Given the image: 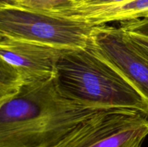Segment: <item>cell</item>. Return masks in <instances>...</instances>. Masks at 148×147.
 Returning a JSON list of instances; mask_svg holds the SVG:
<instances>
[{
    "mask_svg": "<svg viewBox=\"0 0 148 147\" xmlns=\"http://www.w3.org/2000/svg\"><path fill=\"white\" fill-rule=\"evenodd\" d=\"M100 111L65 95L56 76L27 84L0 104V147H52Z\"/></svg>",
    "mask_w": 148,
    "mask_h": 147,
    "instance_id": "1",
    "label": "cell"
},
{
    "mask_svg": "<svg viewBox=\"0 0 148 147\" xmlns=\"http://www.w3.org/2000/svg\"><path fill=\"white\" fill-rule=\"evenodd\" d=\"M56 79L65 95L87 106L101 110H132L148 115L141 95L89 44L63 53Z\"/></svg>",
    "mask_w": 148,
    "mask_h": 147,
    "instance_id": "2",
    "label": "cell"
},
{
    "mask_svg": "<svg viewBox=\"0 0 148 147\" xmlns=\"http://www.w3.org/2000/svg\"><path fill=\"white\" fill-rule=\"evenodd\" d=\"M94 27L71 17L0 5V36L75 50L88 46Z\"/></svg>",
    "mask_w": 148,
    "mask_h": 147,
    "instance_id": "3",
    "label": "cell"
},
{
    "mask_svg": "<svg viewBox=\"0 0 148 147\" xmlns=\"http://www.w3.org/2000/svg\"><path fill=\"white\" fill-rule=\"evenodd\" d=\"M147 135V115L132 110H105L81 122L52 147H141Z\"/></svg>",
    "mask_w": 148,
    "mask_h": 147,
    "instance_id": "4",
    "label": "cell"
},
{
    "mask_svg": "<svg viewBox=\"0 0 148 147\" xmlns=\"http://www.w3.org/2000/svg\"><path fill=\"white\" fill-rule=\"evenodd\" d=\"M88 44L137 89L148 106V56L132 43L124 30L95 26Z\"/></svg>",
    "mask_w": 148,
    "mask_h": 147,
    "instance_id": "5",
    "label": "cell"
},
{
    "mask_svg": "<svg viewBox=\"0 0 148 147\" xmlns=\"http://www.w3.org/2000/svg\"><path fill=\"white\" fill-rule=\"evenodd\" d=\"M65 51L34 42L0 36V60L12 66L25 84L56 77L58 64Z\"/></svg>",
    "mask_w": 148,
    "mask_h": 147,
    "instance_id": "6",
    "label": "cell"
},
{
    "mask_svg": "<svg viewBox=\"0 0 148 147\" xmlns=\"http://www.w3.org/2000/svg\"><path fill=\"white\" fill-rule=\"evenodd\" d=\"M0 5L61 15L72 5V0H0Z\"/></svg>",
    "mask_w": 148,
    "mask_h": 147,
    "instance_id": "7",
    "label": "cell"
},
{
    "mask_svg": "<svg viewBox=\"0 0 148 147\" xmlns=\"http://www.w3.org/2000/svg\"><path fill=\"white\" fill-rule=\"evenodd\" d=\"M25 85L24 79L12 66L0 60V104L15 97Z\"/></svg>",
    "mask_w": 148,
    "mask_h": 147,
    "instance_id": "8",
    "label": "cell"
},
{
    "mask_svg": "<svg viewBox=\"0 0 148 147\" xmlns=\"http://www.w3.org/2000/svg\"><path fill=\"white\" fill-rule=\"evenodd\" d=\"M126 1H128V0H72V5H71V7L68 10H66L63 14L59 16H62L66 12L71 10L87 8V7H101V6L113 5V4L124 2Z\"/></svg>",
    "mask_w": 148,
    "mask_h": 147,
    "instance_id": "9",
    "label": "cell"
},
{
    "mask_svg": "<svg viewBox=\"0 0 148 147\" xmlns=\"http://www.w3.org/2000/svg\"><path fill=\"white\" fill-rule=\"evenodd\" d=\"M119 27L126 30L135 32L148 36V15L141 19L121 22Z\"/></svg>",
    "mask_w": 148,
    "mask_h": 147,
    "instance_id": "10",
    "label": "cell"
},
{
    "mask_svg": "<svg viewBox=\"0 0 148 147\" xmlns=\"http://www.w3.org/2000/svg\"><path fill=\"white\" fill-rule=\"evenodd\" d=\"M123 30H124L126 35L131 40L132 43L148 56V36L135 33V32L126 30L124 29Z\"/></svg>",
    "mask_w": 148,
    "mask_h": 147,
    "instance_id": "11",
    "label": "cell"
}]
</instances>
